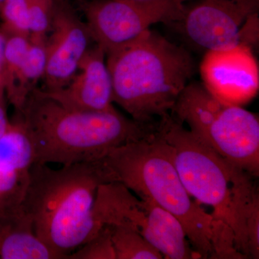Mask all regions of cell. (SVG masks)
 Instances as JSON below:
<instances>
[{
	"mask_svg": "<svg viewBox=\"0 0 259 259\" xmlns=\"http://www.w3.org/2000/svg\"><path fill=\"white\" fill-rule=\"evenodd\" d=\"M158 15L164 23H176L182 18L185 5L193 0H123Z\"/></svg>",
	"mask_w": 259,
	"mask_h": 259,
	"instance_id": "d6986e66",
	"label": "cell"
},
{
	"mask_svg": "<svg viewBox=\"0 0 259 259\" xmlns=\"http://www.w3.org/2000/svg\"><path fill=\"white\" fill-rule=\"evenodd\" d=\"M200 74L205 88L226 103L241 106L258 93V63L248 46L206 51Z\"/></svg>",
	"mask_w": 259,
	"mask_h": 259,
	"instance_id": "9c48e42d",
	"label": "cell"
},
{
	"mask_svg": "<svg viewBox=\"0 0 259 259\" xmlns=\"http://www.w3.org/2000/svg\"><path fill=\"white\" fill-rule=\"evenodd\" d=\"M157 131L171 146L186 190L213 208L227 248L248 258V233L259 228V197L252 176L227 161L173 116L159 119Z\"/></svg>",
	"mask_w": 259,
	"mask_h": 259,
	"instance_id": "6da1fadb",
	"label": "cell"
},
{
	"mask_svg": "<svg viewBox=\"0 0 259 259\" xmlns=\"http://www.w3.org/2000/svg\"><path fill=\"white\" fill-rule=\"evenodd\" d=\"M51 25L52 33L46 40L45 91L59 90L70 82L93 38L88 26H83L61 0L56 1Z\"/></svg>",
	"mask_w": 259,
	"mask_h": 259,
	"instance_id": "30bf717a",
	"label": "cell"
},
{
	"mask_svg": "<svg viewBox=\"0 0 259 259\" xmlns=\"http://www.w3.org/2000/svg\"><path fill=\"white\" fill-rule=\"evenodd\" d=\"M179 25L182 35L205 51L251 47L258 37L259 0H193Z\"/></svg>",
	"mask_w": 259,
	"mask_h": 259,
	"instance_id": "ba28073f",
	"label": "cell"
},
{
	"mask_svg": "<svg viewBox=\"0 0 259 259\" xmlns=\"http://www.w3.org/2000/svg\"><path fill=\"white\" fill-rule=\"evenodd\" d=\"M1 27L7 35L30 37L28 0H5L0 5Z\"/></svg>",
	"mask_w": 259,
	"mask_h": 259,
	"instance_id": "e0dca14e",
	"label": "cell"
},
{
	"mask_svg": "<svg viewBox=\"0 0 259 259\" xmlns=\"http://www.w3.org/2000/svg\"><path fill=\"white\" fill-rule=\"evenodd\" d=\"M85 14L92 37L106 55L137 40L153 24L163 23L158 15L123 0H93Z\"/></svg>",
	"mask_w": 259,
	"mask_h": 259,
	"instance_id": "8fae6325",
	"label": "cell"
},
{
	"mask_svg": "<svg viewBox=\"0 0 259 259\" xmlns=\"http://www.w3.org/2000/svg\"><path fill=\"white\" fill-rule=\"evenodd\" d=\"M218 154L252 177L259 174V122L241 106L226 103L202 83L190 82L171 114Z\"/></svg>",
	"mask_w": 259,
	"mask_h": 259,
	"instance_id": "8992f818",
	"label": "cell"
},
{
	"mask_svg": "<svg viewBox=\"0 0 259 259\" xmlns=\"http://www.w3.org/2000/svg\"><path fill=\"white\" fill-rule=\"evenodd\" d=\"M4 1H5V0H0V5H1L2 3H3V2H4Z\"/></svg>",
	"mask_w": 259,
	"mask_h": 259,
	"instance_id": "7402d4cb",
	"label": "cell"
},
{
	"mask_svg": "<svg viewBox=\"0 0 259 259\" xmlns=\"http://www.w3.org/2000/svg\"><path fill=\"white\" fill-rule=\"evenodd\" d=\"M17 115L31 144L34 163L62 166L100 159L113 148L151 136L158 124L141 123L115 108L69 110L35 89Z\"/></svg>",
	"mask_w": 259,
	"mask_h": 259,
	"instance_id": "7a4b0ae2",
	"label": "cell"
},
{
	"mask_svg": "<svg viewBox=\"0 0 259 259\" xmlns=\"http://www.w3.org/2000/svg\"><path fill=\"white\" fill-rule=\"evenodd\" d=\"M105 57V53L96 44L83 56L77 72L67 85L54 91L41 90L42 94L69 110H113L112 80Z\"/></svg>",
	"mask_w": 259,
	"mask_h": 259,
	"instance_id": "7c38bea8",
	"label": "cell"
},
{
	"mask_svg": "<svg viewBox=\"0 0 259 259\" xmlns=\"http://www.w3.org/2000/svg\"><path fill=\"white\" fill-rule=\"evenodd\" d=\"M46 69V40L31 41L21 67L13 82L5 90V96L20 111L35 89L39 79L44 78Z\"/></svg>",
	"mask_w": 259,
	"mask_h": 259,
	"instance_id": "9a60e30c",
	"label": "cell"
},
{
	"mask_svg": "<svg viewBox=\"0 0 259 259\" xmlns=\"http://www.w3.org/2000/svg\"><path fill=\"white\" fill-rule=\"evenodd\" d=\"M107 226V225H106ZM116 259H161L163 255L137 232L121 226H108Z\"/></svg>",
	"mask_w": 259,
	"mask_h": 259,
	"instance_id": "2e32d148",
	"label": "cell"
},
{
	"mask_svg": "<svg viewBox=\"0 0 259 259\" xmlns=\"http://www.w3.org/2000/svg\"><path fill=\"white\" fill-rule=\"evenodd\" d=\"M7 38L8 35L0 27V92H5V50Z\"/></svg>",
	"mask_w": 259,
	"mask_h": 259,
	"instance_id": "ffe728a7",
	"label": "cell"
},
{
	"mask_svg": "<svg viewBox=\"0 0 259 259\" xmlns=\"http://www.w3.org/2000/svg\"><path fill=\"white\" fill-rule=\"evenodd\" d=\"M93 215L102 226H121L137 232L164 258H200L191 248L185 228L174 214L151 199L136 197L120 182L100 185Z\"/></svg>",
	"mask_w": 259,
	"mask_h": 259,
	"instance_id": "52a82bcc",
	"label": "cell"
},
{
	"mask_svg": "<svg viewBox=\"0 0 259 259\" xmlns=\"http://www.w3.org/2000/svg\"><path fill=\"white\" fill-rule=\"evenodd\" d=\"M10 120L8 117L6 96L5 92H0V138L5 134L9 127Z\"/></svg>",
	"mask_w": 259,
	"mask_h": 259,
	"instance_id": "44dd1931",
	"label": "cell"
},
{
	"mask_svg": "<svg viewBox=\"0 0 259 259\" xmlns=\"http://www.w3.org/2000/svg\"><path fill=\"white\" fill-rule=\"evenodd\" d=\"M69 259H116L111 231L103 226L92 239L69 255Z\"/></svg>",
	"mask_w": 259,
	"mask_h": 259,
	"instance_id": "ac0fdd59",
	"label": "cell"
},
{
	"mask_svg": "<svg viewBox=\"0 0 259 259\" xmlns=\"http://www.w3.org/2000/svg\"><path fill=\"white\" fill-rule=\"evenodd\" d=\"M99 161L108 182H120L140 198L151 199L174 214L200 258H226L218 223L191 199L175 166L171 146L157 128L148 137L110 150Z\"/></svg>",
	"mask_w": 259,
	"mask_h": 259,
	"instance_id": "3957f363",
	"label": "cell"
},
{
	"mask_svg": "<svg viewBox=\"0 0 259 259\" xmlns=\"http://www.w3.org/2000/svg\"><path fill=\"white\" fill-rule=\"evenodd\" d=\"M33 163L31 144L16 115L0 138V215L21 208Z\"/></svg>",
	"mask_w": 259,
	"mask_h": 259,
	"instance_id": "4fadbf2b",
	"label": "cell"
},
{
	"mask_svg": "<svg viewBox=\"0 0 259 259\" xmlns=\"http://www.w3.org/2000/svg\"><path fill=\"white\" fill-rule=\"evenodd\" d=\"M106 57L113 103L141 123L170 115L195 71L188 51L150 29Z\"/></svg>",
	"mask_w": 259,
	"mask_h": 259,
	"instance_id": "5b68a950",
	"label": "cell"
},
{
	"mask_svg": "<svg viewBox=\"0 0 259 259\" xmlns=\"http://www.w3.org/2000/svg\"><path fill=\"white\" fill-rule=\"evenodd\" d=\"M107 182L99 160L58 169L32 164L22 207L39 239L61 259L68 258L103 226L95 221L93 207L98 187Z\"/></svg>",
	"mask_w": 259,
	"mask_h": 259,
	"instance_id": "277c9868",
	"label": "cell"
},
{
	"mask_svg": "<svg viewBox=\"0 0 259 259\" xmlns=\"http://www.w3.org/2000/svg\"><path fill=\"white\" fill-rule=\"evenodd\" d=\"M0 259H61L39 239L23 207L0 215Z\"/></svg>",
	"mask_w": 259,
	"mask_h": 259,
	"instance_id": "5bb4252c",
	"label": "cell"
}]
</instances>
